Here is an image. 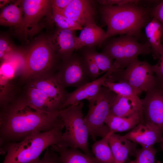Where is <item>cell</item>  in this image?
I'll return each instance as SVG.
<instances>
[{"instance_id": "cell-1", "label": "cell", "mask_w": 163, "mask_h": 163, "mask_svg": "<svg viewBox=\"0 0 163 163\" xmlns=\"http://www.w3.org/2000/svg\"><path fill=\"white\" fill-rule=\"evenodd\" d=\"M58 111L40 110L18 94L0 113V144L20 142L33 133L50 131L63 123Z\"/></svg>"}, {"instance_id": "cell-2", "label": "cell", "mask_w": 163, "mask_h": 163, "mask_svg": "<svg viewBox=\"0 0 163 163\" xmlns=\"http://www.w3.org/2000/svg\"><path fill=\"white\" fill-rule=\"evenodd\" d=\"M151 8L130 4L121 6L102 5L100 11L107 26L105 39L117 34L141 37V30L152 18Z\"/></svg>"}, {"instance_id": "cell-3", "label": "cell", "mask_w": 163, "mask_h": 163, "mask_svg": "<svg viewBox=\"0 0 163 163\" xmlns=\"http://www.w3.org/2000/svg\"><path fill=\"white\" fill-rule=\"evenodd\" d=\"M64 127L63 123L48 131L35 132L20 142L0 146V154H6L2 163H29L38 159L44 150L59 143Z\"/></svg>"}, {"instance_id": "cell-4", "label": "cell", "mask_w": 163, "mask_h": 163, "mask_svg": "<svg viewBox=\"0 0 163 163\" xmlns=\"http://www.w3.org/2000/svg\"><path fill=\"white\" fill-rule=\"evenodd\" d=\"M24 66L21 83L37 78L55 74L60 59L45 39L37 40L24 52Z\"/></svg>"}, {"instance_id": "cell-5", "label": "cell", "mask_w": 163, "mask_h": 163, "mask_svg": "<svg viewBox=\"0 0 163 163\" xmlns=\"http://www.w3.org/2000/svg\"><path fill=\"white\" fill-rule=\"evenodd\" d=\"M83 104L81 101L58 111L66 129L58 144L80 149L86 155L94 157L88 148L89 135L82 113Z\"/></svg>"}, {"instance_id": "cell-6", "label": "cell", "mask_w": 163, "mask_h": 163, "mask_svg": "<svg viewBox=\"0 0 163 163\" xmlns=\"http://www.w3.org/2000/svg\"><path fill=\"white\" fill-rule=\"evenodd\" d=\"M117 95L103 86L95 96L88 100L89 109L84 120L93 141L97 137L104 138L110 132L108 127L104 125L105 121Z\"/></svg>"}, {"instance_id": "cell-7", "label": "cell", "mask_w": 163, "mask_h": 163, "mask_svg": "<svg viewBox=\"0 0 163 163\" xmlns=\"http://www.w3.org/2000/svg\"><path fill=\"white\" fill-rule=\"evenodd\" d=\"M154 74L153 65L146 61H140L137 58L125 69H116L106 80L112 82L125 81L138 95L151 89L157 85V82Z\"/></svg>"}, {"instance_id": "cell-8", "label": "cell", "mask_w": 163, "mask_h": 163, "mask_svg": "<svg viewBox=\"0 0 163 163\" xmlns=\"http://www.w3.org/2000/svg\"><path fill=\"white\" fill-rule=\"evenodd\" d=\"M138 39L128 35L113 39L104 47L103 52L114 59L120 69H124L138 56L151 53V46L148 42L140 43Z\"/></svg>"}, {"instance_id": "cell-9", "label": "cell", "mask_w": 163, "mask_h": 163, "mask_svg": "<svg viewBox=\"0 0 163 163\" xmlns=\"http://www.w3.org/2000/svg\"><path fill=\"white\" fill-rule=\"evenodd\" d=\"M56 74L62 86L78 88L91 82L86 70L83 56L73 53L62 60Z\"/></svg>"}, {"instance_id": "cell-10", "label": "cell", "mask_w": 163, "mask_h": 163, "mask_svg": "<svg viewBox=\"0 0 163 163\" xmlns=\"http://www.w3.org/2000/svg\"><path fill=\"white\" fill-rule=\"evenodd\" d=\"M145 93L141 99L144 121L157 127L163 135V85L157 83Z\"/></svg>"}, {"instance_id": "cell-11", "label": "cell", "mask_w": 163, "mask_h": 163, "mask_svg": "<svg viewBox=\"0 0 163 163\" xmlns=\"http://www.w3.org/2000/svg\"><path fill=\"white\" fill-rule=\"evenodd\" d=\"M26 83L43 91L58 111L66 101L68 93L61 85L56 73L34 78Z\"/></svg>"}, {"instance_id": "cell-12", "label": "cell", "mask_w": 163, "mask_h": 163, "mask_svg": "<svg viewBox=\"0 0 163 163\" xmlns=\"http://www.w3.org/2000/svg\"><path fill=\"white\" fill-rule=\"evenodd\" d=\"M117 69H119V66L114 61L111 69L103 76L77 88L71 93H68L66 101L60 110L69 106L78 103L83 100H88L94 97L98 93L109 75Z\"/></svg>"}, {"instance_id": "cell-13", "label": "cell", "mask_w": 163, "mask_h": 163, "mask_svg": "<svg viewBox=\"0 0 163 163\" xmlns=\"http://www.w3.org/2000/svg\"><path fill=\"white\" fill-rule=\"evenodd\" d=\"M61 14L83 27L95 23V12L92 1L72 0Z\"/></svg>"}, {"instance_id": "cell-14", "label": "cell", "mask_w": 163, "mask_h": 163, "mask_svg": "<svg viewBox=\"0 0 163 163\" xmlns=\"http://www.w3.org/2000/svg\"><path fill=\"white\" fill-rule=\"evenodd\" d=\"M77 37L74 31L58 28L47 40L51 47L62 60L73 53L75 50Z\"/></svg>"}, {"instance_id": "cell-15", "label": "cell", "mask_w": 163, "mask_h": 163, "mask_svg": "<svg viewBox=\"0 0 163 163\" xmlns=\"http://www.w3.org/2000/svg\"><path fill=\"white\" fill-rule=\"evenodd\" d=\"M126 139L140 145L142 147L154 146L163 140L160 130L153 125L145 123H139L123 136Z\"/></svg>"}, {"instance_id": "cell-16", "label": "cell", "mask_w": 163, "mask_h": 163, "mask_svg": "<svg viewBox=\"0 0 163 163\" xmlns=\"http://www.w3.org/2000/svg\"><path fill=\"white\" fill-rule=\"evenodd\" d=\"M51 1H21L25 31L27 30L30 27L35 28L40 20L49 13L52 9Z\"/></svg>"}, {"instance_id": "cell-17", "label": "cell", "mask_w": 163, "mask_h": 163, "mask_svg": "<svg viewBox=\"0 0 163 163\" xmlns=\"http://www.w3.org/2000/svg\"><path fill=\"white\" fill-rule=\"evenodd\" d=\"M108 142L115 163H126L130 156L135 155L137 143L123 136L113 133L109 136Z\"/></svg>"}, {"instance_id": "cell-18", "label": "cell", "mask_w": 163, "mask_h": 163, "mask_svg": "<svg viewBox=\"0 0 163 163\" xmlns=\"http://www.w3.org/2000/svg\"><path fill=\"white\" fill-rule=\"evenodd\" d=\"M106 32L95 23L83 27L77 37L75 50L85 46L101 45L105 40Z\"/></svg>"}, {"instance_id": "cell-19", "label": "cell", "mask_w": 163, "mask_h": 163, "mask_svg": "<svg viewBox=\"0 0 163 163\" xmlns=\"http://www.w3.org/2000/svg\"><path fill=\"white\" fill-rule=\"evenodd\" d=\"M145 32L154 59H159L162 50L163 28L161 23L152 17L145 27Z\"/></svg>"}, {"instance_id": "cell-20", "label": "cell", "mask_w": 163, "mask_h": 163, "mask_svg": "<svg viewBox=\"0 0 163 163\" xmlns=\"http://www.w3.org/2000/svg\"><path fill=\"white\" fill-rule=\"evenodd\" d=\"M145 122L143 116L139 112L127 117H120L108 114L105 123L113 133L130 131L139 123Z\"/></svg>"}, {"instance_id": "cell-21", "label": "cell", "mask_w": 163, "mask_h": 163, "mask_svg": "<svg viewBox=\"0 0 163 163\" xmlns=\"http://www.w3.org/2000/svg\"><path fill=\"white\" fill-rule=\"evenodd\" d=\"M25 84L22 95L30 104L43 111L48 112L59 111L43 91L28 83Z\"/></svg>"}, {"instance_id": "cell-22", "label": "cell", "mask_w": 163, "mask_h": 163, "mask_svg": "<svg viewBox=\"0 0 163 163\" xmlns=\"http://www.w3.org/2000/svg\"><path fill=\"white\" fill-rule=\"evenodd\" d=\"M50 147L59 154L62 163H98L94 157L83 153L77 149L59 144L53 145Z\"/></svg>"}, {"instance_id": "cell-23", "label": "cell", "mask_w": 163, "mask_h": 163, "mask_svg": "<svg viewBox=\"0 0 163 163\" xmlns=\"http://www.w3.org/2000/svg\"><path fill=\"white\" fill-rule=\"evenodd\" d=\"M0 24L5 26L19 27L25 31L21 1L9 4L2 9L0 15Z\"/></svg>"}, {"instance_id": "cell-24", "label": "cell", "mask_w": 163, "mask_h": 163, "mask_svg": "<svg viewBox=\"0 0 163 163\" xmlns=\"http://www.w3.org/2000/svg\"><path fill=\"white\" fill-rule=\"evenodd\" d=\"M103 86L107 87L117 95L129 99L143 113L141 99L127 82L121 80L112 82L106 80Z\"/></svg>"}, {"instance_id": "cell-25", "label": "cell", "mask_w": 163, "mask_h": 163, "mask_svg": "<svg viewBox=\"0 0 163 163\" xmlns=\"http://www.w3.org/2000/svg\"><path fill=\"white\" fill-rule=\"evenodd\" d=\"M137 112H140L143 116V113L131 101L117 95L110 108L109 114L127 117Z\"/></svg>"}, {"instance_id": "cell-26", "label": "cell", "mask_w": 163, "mask_h": 163, "mask_svg": "<svg viewBox=\"0 0 163 163\" xmlns=\"http://www.w3.org/2000/svg\"><path fill=\"white\" fill-rule=\"evenodd\" d=\"M110 132L105 137L97 141L91 146L92 153L98 163H115L111 150L109 144Z\"/></svg>"}, {"instance_id": "cell-27", "label": "cell", "mask_w": 163, "mask_h": 163, "mask_svg": "<svg viewBox=\"0 0 163 163\" xmlns=\"http://www.w3.org/2000/svg\"><path fill=\"white\" fill-rule=\"evenodd\" d=\"M82 54L93 60L101 71V74L109 71L114 62L113 59L108 55L103 52H97L93 49H87Z\"/></svg>"}, {"instance_id": "cell-28", "label": "cell", "mask_w": 163, "mask_h": 163, "mask_svg": "<svg viewBox=\"0 0 163 163\" xmlns=\"http://www.w3.org/2000/svg\"><path fill=\"white\" fill-rule=\"evenodd\" d=\"M157 152L154 146L142 147L141 149H136L135 155L136 159L129 160L126 163H155Z\"/></svg>"}, {"instance_id": "cell-29", "label": "cell", "mask_w": 163, "mask_h": 163, "mask_svg": "<svg viewBox=\"0 0 163 163\" xmlns=\"http://www.w3.org/2000/svg\"><path fill=\"white\" fill-rule=\"evenodd\" d=\"M52 18L58 28L72 31L81 30L83 27L78 23L69 19L62 14L52 12Z\"/></svg>"}, {"instance_id": "cell-30", "label": "cell", "mask_w": 163, "mask_h": 163, "mask_svg": "<svg viewBox=\"0 0 163 163\" xmlns=\"http://www.w3.org/2000/svg\"><path fill=\"white\" fill-rule=\"evenodd\" d=\"M17 50L6 37L1 36L0 39V59L1 62L7 60L17 52Z\"/></svg>"}, {"instance_id": "cell-31", "label": "cell", "mask_w": 163, "mask_h": 163, "mask_svg": "<svg viewBox=\"0 0 163 163\" xmlns=\"http://www.w3.org/2000/svg\"><path fill=\"white\" fill-rule=\"evenodd\" d=\"M82 55L84 58L87 73L91 81L97 79L101 74L99 68L91 59L83 54Z\"/></svg>"}, {"instance_id": "cell-32", "label": "cell", "mask_w": 163, "mask_h": 163, "mask_svg": "<svg viewBox=\"0 0 163 163\" xmlns=\"http://www.w3.org/2000/svg\"><path fill=\"white\" fill-rule=\"evenodd\" d=\"M29 163H62L59 154L50 147L46 149L43 158Z\"/></svg>"}, {"instance_id": "cell-33", "label": "cell", "mask_w": 163, "mask_h": 163, "mask_svg": "<svg viewBox=\"0 0 163 163\" xmlns=\"http://www.w3.org/2000/svg\"><path fill=\"white\" fill-rule=\"evenodd\" d=\"M158 63L153 65L154 74L158 83L163 85V44Z\"/></svg>"}, {"instance_id": "cell-34", "label": "cell", "mask_w": 163, "mask_h": 163, "mask_svg": "<svg viewBox=\"0 0 163 163\" xmlns=\"http://www.w3.org/2000/svg\"><path fill=\"white\" fill-rule=\"evenodd\" d=\"M97 2L102 5L121 6L130 4H139L141 1L138 0H100Z\"/></svg>"}, {"instance_id": "cell-35", "label": "cell", "mask_w": 163, "mask_h": 163, "mask_svg": "<svg viewBox=\"0 0 163 163\" xmlns=\"http://www.w3.org/2000/svg\"><path fill=\"white\" fill-rule=\"evenodd\" d=\"M72 0H53L51 1L52 12L62 14Z\"/></svg>"}, {"instance_id": "cell-36", "label": "cell", "mask_w": 163, "mask_h": 163, "mask_svg": "<svg viewBox=\"0 0 163 163\" xmlns=\"http://www.w3.org/2000/svg\"><path fill=\"white\" fill-rule=\"evenodd\" d=\"M152 17L157 19L161 24L163 28V1L160 2L155 6L151 8ZM163 42V34L162 42Z\"/></svg>"}, {"instance_id": "cell-37", "label": "cell", "mask_w": 163, "mask_h": 163, "mask_svg": "<svg viewBox=\"0 0 163 163\" xmlns=\"http://www.w3.org/2000/svg\"><path fill=\"white\" fill-rule=\"evenodd\" d=\"M10 1L9 0H0V7H2L8 3Z\"/></svg>"}, {"instance_id": "cell-38", "label": "cell", "mask_w": 163, "mask_h": 163, "mask_svg": "<svg viewBox=\"0 0 163 163\" xmlns=\"http://www.w3.org/2000/svg\"><path fill=\"white\" fill-rule=\"evenodd\" d=\"M160 147L161 149L163 151V140L160 143Z\"/></svg>"}]
</instances>
